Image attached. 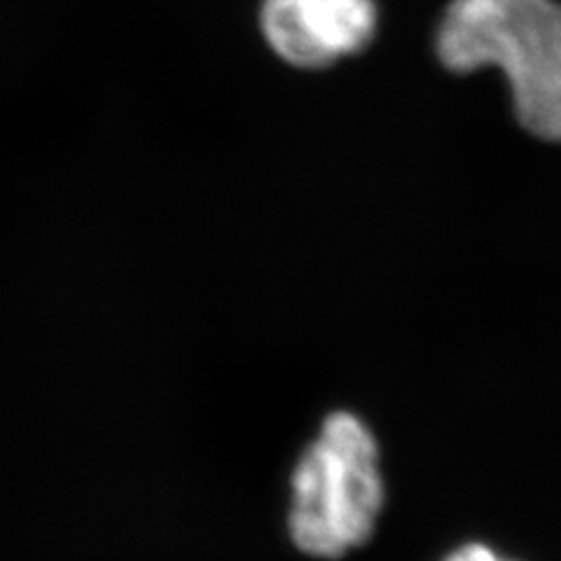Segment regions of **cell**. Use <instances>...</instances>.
<instances>
[{
	"mask_svg": "<svg viewBox=\"0 0 561 561\" xmlns=\"http://www.w3.org/2000/svg\"><path fill=\"white\" fill-rule=\"evenodd\" d=\"M437 59L454 73L499 66L519 125L561 144V3L451 0L435 33Z\"/></svg>",
	"mask_w": 561,
	"mask_h": 561,
	"instance_id": "cell-1",
	"label": "cell"
},
{
	"mask_svg": "<svg viewBox=\"0 0 561 561\" xmlns=\"http://www.w3.org/2000/svg\"><path fill=\"white\" fill-rule=\"evenodd\" d=\"M383 501L373 433L354 414H330L293 470V546L313 559H342L375 536Z\"/></svg>",
	"mask_w": 561,
	"mask_h": 561,
	"instance_id": "cell-2",
	"label": "cell"
},
{
	"mask_svg": "<svg viewBox=\"0 0 561 561\" xmlns=\"http://www.w3.org/2000/svg\"><path fill=\"white\" fill-rule=\"evenodd\" d=\"M375 0H262L260 28L276 57L295 68H325L354 57L377 35Z\"/></svg>",
	"mask_w": 561,
	"mask_h": 561,
	"instance_id": "cell-3",
	"label": "cell"
},
{
	"mask_svg": "<svg viewBox=\"0 0 561 561\" xmlns=\"http://www.w3.org/2000/svg\"><path fill=\"white\" fill-rule=\"evenodd\" d=\"M443 561H517L499 554L494 548L484 546V542H466V546L451 550Z\"/></svg>",
	"mask_w": 561,
	"mask_h": 561,
	"instance_id": "cell-4",
	"label": "cell"
}]
</instances>
